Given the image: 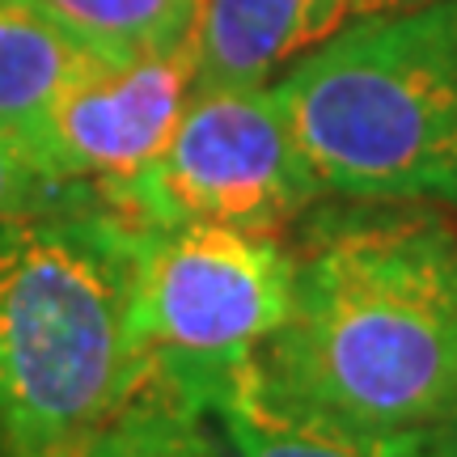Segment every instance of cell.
Listing matches in <instances>:
<instances>
[{
  "instance_id": "cell-1",
  "label": "cell",
  "mask_w": 457,
  "mask_h": 457,
  "mask_svg": "<svg viewBox=\"0 0 457 457\" xmlns=\"http://www.w3.org/2000/svg\"><path fill=\"white\" fill-rule=\"evenodd\" d=\"M301 220L293 305L259 364L330 415L424 441L457 398V225L398 199Z\"/></svg>"
},
{
  "instance_id": "cell-2",
  "label": "cell",
  "mask_w": 457,
  "mask_h": 457,
  "mask_svg": "<svg viewBox=\"0 0 457 457\" xmlns=\"http://www.w3.org/2000/svg\"><path fill=\"white\" fill-rule=\"evenodd\" d=\"M145 381L128 220L94 195L0 220V457H85Z\"/></svg>"
},
{
  "instance_id": "cell-3",
  "label": "cell",
  "mask_w": 457,
  "mask_h": 457,
  "mask_svg": "<svg viewBox=\"0 0 457 457\" xmlns=\"http://www.w3.org/2000/svg\"><path fill=\"white\" fill-rule=\"evenodd\" d=\"M271 98L327 195L457 204V0L347 26Z\"/></svg>"
},
{
  "instance_id": "cell-4",
  "label": "cell",
  "mask_w": 457,
  "mask_h": 457,
  "mask_svg": "<svg viewBox=\"0 0 457 457\" xmlns=\"http://www.w3.org/2000/svg\"><path fill=\"white\" fill-rule=\"evenodd\" d=\"M293 305L288 233L131 225V313L148 377L204 407L267 347Z\"/></svg>"
},
{
  "instance_id": "cell-5",
  "label": "cell",
  "mask_w": 457,
  "mask_h": 457,
  "mask_svg": "<svg viewBox=\"0 0 457 457\" xmlns=\"http://www.w3.org/2000/svg\"><path fill=\"white\" fill-rule=\"evenodd\" d=\"M322 195L271 85H191L165 148L106 208L128 225L288 233Z\"/></svg>"
},
{
  "instance_id": "cell-6",
  "label": "cell",
  "mask_w": 457,
  "mask_h": 457,
  "mask_svg": "<svg viewBox=\"0 0 457 457\" xmlns=\"http://www.w3.org/2000/svg\"><path fill=\"white\" fill-rule=\"evenodd\" d=\"M199 72V38L136 60H98L55 98L30 140L43 179L111 204L165 148Z\"/></svg>"
},
{
  "instance_id": "cell-7",
  "label": "cell",
  "mask_w": 457,
  "mask_h": 457,
  "mask_svg": "<svg viewBox=\"0 0 457 457\" xmlns=\"http://www.w3.org/2000/svg\"><path fill=\"white\" fill-rule=\"evenodd\" d=\"M225 457H424L411 432L352 424L313 407L276 377L245 360L208 403Z\"/></svg>"
},
{
  "instance_id": "cell-8",
  "label": "cell",
  "mask_w": 457,
  "mask_h": 457,
  "mask_svg": "<svg viewBox=\"0 0 457 457\" xmlns=\"http://www.w3.org/2000/svg\"><path fill=\"white\" fill-rule=\"evenodd\" d=\"M394 4L403 0H204L195 85H267Z\"/></svg>"
},
{
  "instance_id": "cell-9",
  "label": "cell",
  "mask_w": 457,
  "mask_h": 457,
  "mask_svg": "<svg viewBox=\"0 0 457 457\" xmlns=\"http://www.w3.org/2000/svg\"><path fill=\"white\" fill-rule=\"evenodd\" d=\"M98 60L30 0H0V140L30 162V140L55 98Z\"/></svg>"
},
{
  "instance_id": "cell-10",
  "label": "cell",
  "mask_w": 457,
  "mask_h": 457,
  "mask_svg": "<svg viewBox=\"0 0 457 457\" xmlns=\"http://www.w3.org/2000/svg\"><path fill=\"white\" fill-rule=\"evenodd\" d=\"M30 4L111 64L148 51L182 47L199 38L204 21V0H30Z\"/></svg>"
},
{
  "instance_id": "cell-11",
  "label": "cell",
  "mask_w": 457,
  "mask_h": 457,
  "mask_svg": "<svg viewBox=\"0 0 457 457\" xmlns=\"http://www.w3.org/2000/svg\"><path fill=\"white\" fill-rule=\"evenodd\" d=\"M85 457H225V449L199 398L148 377Z\"/></svg>"
},
{
  "instance_id": "cell-12",
  "label": "cell",
  "mask_w": 457,
  "mask_h": 457,
  "mask_svg": "<svg viewBox=\"0 0 457 457\" xmlns=\"http://www.w3.org/2000/svg\"><path fill=\"white\" fill-rule=\"evenodd\" d=\"M77 195H89V191L60 187V182L43 179V174L17 153L9 140H0V220L43 212V208L68 204V199H77Z\"/></svg>"
},
{
  "instance_id": "cell-13",
  "label": "cell",
  "mask_w": 457,
  "mask_h": 457,
  "mask_svg": "<svg viewBox=\"0 0 457 457\" xmlns=\"http://www.w3.org/2000/svg\"><path fill=\"white\" fill-rule=\"evenodd\" d=\"M424 457H457V398L436 424L424 432Z\"/></svg>"
}]
</instances>
